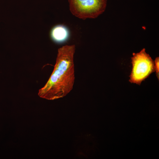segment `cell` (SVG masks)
I'll use <instances>...</instances> for the list:
<instances>
[{
    "instance_id": "obj_1",
    "label": "cell",
    "mask_w": 159,
    "mask_h": 159,
    "mask_svg": "<svg viewBox=\"0 0 159 159\" xmlns=\"http://www.w3.org/2000/svg\"><path fill=\"white\" fill-rule=\"evenodd\" d=\"M74 44L59 48L53 72L38 93L43 98L53 100L66 96L72 89L75 80Z\"/></svg>"
},
{
    "instance_id": "obj_2",
    "label": "cell",
    "mask_w": 159,
    "mask_h": 159,
    "mask_svg": "<svg viewBox=\"0 0 159 159\" xmlns=\"http://www.w3.org/2000/svg\"><path fill=\"white\" fill-rule=\"evenodd\" d=\"M132 55L131 58L132 67L129 81L140 85L155 72L154 62L146 52L145 48L139 52L133 53Z\"/></svg>"
},
{
    "instance_id": "obj_3",
    "label": "cell",
    "mask_w": 159,
    "mask_h": 159,
    "mask_svg": "<svg viewBox=\"0 0 159 159\" xmlns=\"http://www.w3.org/2000/svg\"><path fill=\"white\" fill-rule=\"evenodd\" d=\"M70 11L80 19L97 18L105 11L107 0H69Z\"/></svg>"
},
{
    "instance_id": "obj_4",
    "label": "cell",
    "mask_w": 159,
    "mask_h": 159,
    "mask_svg": "<svg viewBox=\"0 0 159 159\" xmlns=\"http://www.w3.org/2000/svg\"><path fill=\"white\" fill-rule=\"evenodd\" d=\"M50 34L51 39L54 42L60 43L67 39L68 32L65 27L62 25H57L52 29Z\"/></svg>"
},
{
    "instance_id": "obj_5",
    "label": "cell",
    "mask_w": 159,
    "mask_h": 159,
    "mask_svg": "<svg viewBox=\"0 0 159 159\" xmlns=\"http://www.w3.org/2000/svg\"><path fill=\"white\" fill-rule=\"evenodd\" d=\"M155 71L156 72V75L159 80V57H157L154 61Z\"/></svg>"
}]
</instances>
